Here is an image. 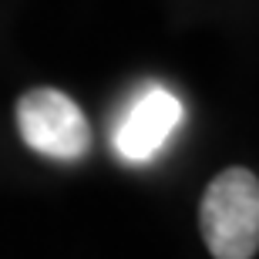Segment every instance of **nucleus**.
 Here are the masks:
<instances>
[{
	"label": "nucleus",
	"mask_w": 259,
	"mask_h": 259,
	"mask_svg": "<svg viewBox=\"0 0 259 259\" xmlns=\"http://www.w3.org/2000/svg\"><path fill=\"white\" fill-rule=\"evenodd\" d=\"M202 236L215 259H252L259 246V182L249 168H226L202 195Z\"/></svg>",
	"instance_id": "f257e3e1"
},
{
	"label": "nucleus",
	"mask_w": 259,
	"mask_h": 259,
	"mask_svg": "<svg viewBox=\"0 0 259 259\" xmlns=\"http://www.w3.org/2000/svg\"><path fill=\"white\" fill-rule=\"evenodd\" d=\"M185 118V108L175 91L162 84H148L128 101L121 118L115 121L111 145L121 162L128 165H145L172 142Z\"/></svg>",
	"instance_id": "7ed1b4c3"
},
{
	"label": "nucleus",
	"mask_w": 259,
	"mask_h": 259,
	"mask_svg": "<svg viewBox=\"0 0 259 259\" xmlns=\"http://www.w3.org/2000/svg\"><path fill=\"white\" fill-rule=\"evenodd\" d=\"M17 128L27 148L54 162H77L91 148L84 111L58 88H34L17 101Z\"/></svg>",
	"instance_id": "f03ea898"
}]
</instances>
